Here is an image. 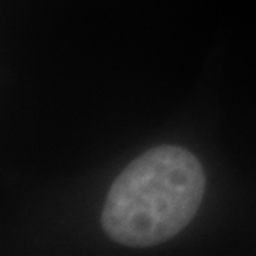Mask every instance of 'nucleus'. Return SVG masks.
I'll list each match as a JSON object with an SVG mask.
<instances>
[{"mask_svg": "<svg viewBox=\"0 0 256 256\" xmlns=\"http://www.w3.org/2000/svg\"><path fill=\"white\" fill-rule=\"evenodd\" d=\"M205 194L196 156L178 146H156L114 180L102 209V228L129 247H152L194 218Z\"/></svg>", "mask_w": 256, "mask_h": 256, "instance_id": "f257e3e1", "label": "nucleus"}]
</instances>
